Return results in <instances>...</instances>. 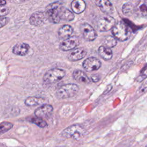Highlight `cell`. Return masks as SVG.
Wrapping results in <instances>:
<instances>
[{
    "instance_id": "ba28073f",
    "label": "cell",
    "mask_w": 147,
    "mask_h": 147,
    "mask_svg": "<svg viewBox=\"0 0 147 147\" xmlns=\"http://www.w3.org/2000/svg\"><path fill=\"white\" fill-rule=\"evenodd\" d=\"M101 66L100 61L94 57H88L83 63V68L88 72L98 70Z\"/></svg>"
},
{
    "instance_id": "9a60e30c",
    "label": "cell",
    "mask_w": 147,
    "mask_h": 147,
    "mask_svg": "<svg viewBox=\"0 0 147 147\" xmlns=\"http://www.w3.org/2000/svg\"><path fill=\"white\" fill-rule=\"evenodd\" d=\"M30 46L26 43H18L16 44L13 48L12 52L14 54L18 56H25L28 54Z\"/></svg>"
},
{
    "instance_id": "5b68a950",
    "label": "cell",
    "mask_w": 147,
    "mask_h": 147,
    "mask_svg": "<svg viewBox=\"0 0 147 147\" xmlns=\"http://www.w3.org/2000/svg\"><path fill=\"white\" fill-rule=\"evenodd\" d=\"M65 75L64 70L55 68L46 72L43 76V81L47 84L55 83L62 79Z\"/></svg>"
},
{
    "instance_id": "4316f807",
    "label": "cell",
    "mask_w": 147,
    "mask_h": 147,
    "mask_svg": "<svg viewBox=\"0 0 147 147\" xmlns=\"http://www.w3.org/2000/svg\"><path fill=\"white\" fill-rule=\"evenodd\" d=\"M147 77V68L141 73V74L137 78V82H141Z\"/></svg>"
},
{
    "instance_id": "d6986e66",
    "label": "cell",
    "mask_w": 147,
    "mask_h": 147,
    "mask_svg": "<svg viewBox=\"0 0 147 147\" xmlns=\"http://www.w3.org/2000/svg\"><path fill=\"white\" fill-rule=\"evenodd\" d=\"M72 11L76 14L83 12L86 9V3L84 0H73L71 4Z\"/></svg>"
},
{
    "instance_id": "484cf974",
    "label": "cell",
    "mask_w": 147,
    "mask_h": 147,
    "mask_svg": "<svg viewBox=\"0 0 147 147\" xmlns=\"http://www.w3.org/2000/svg\"><path fill=\"white\" fill-rule=\"evenodd\" d=\"M9 13V9L5 5H0V17L5 16Z\"/></svg>"
},
{
    "instance_id": "cb8c5ba5",
    "label": "cell",
    "mask_w": 147,
    "mask_h": 147,
    "mask_svg": "<svg viewBox=\"0 0 147 147\" xmlns=\"http://www.w3.org/2000/svg\"><path fill=\"white\" fill-rule=\"evenodd\" d=\"M13 126V124L9 122H2L0 123V134H3L9 130H10Z\"/></svg>"
},
{
    "instance_id": "f546056e",
    "label": "cell",
    "mask_w": 147,
    "mask_h": 147,
    "mask_svg": "<svg viewBox=\"0 0 147 147\" xmlns=\"http://www.w3.org/2000/svg\"><path fill=\"white\" fill-rule=\"evenodd\" d=\"M91 79L93 82H98L100 79V76L98 74H93L91 76Z\"/></svg>"
},
{
    "instance_id": "9c48e42d",
    "label": "cell",
    "mask_w": 147,
    "mask_h": 147,
    "mask_svg": "<svg viewBox=\"0 0 147 147\" xmlns=\"http://www.w3.org/2000/svg\"><path fill=\"white\" fill-rule=\"evenodd\" d=\"M79 44V40L76 36H71L63 40L59 45V48L63 51H68L76 48Z\"/></svg>"
},
{
    "instance_id": "4fadbf2b",
    "label": "cell",
    "mask_w": 147,
    "mask_h": 147,
    "mask_svg": "<svg viewBox=\"0 0 147 147\" xmlns=\"http://www.w3.org/2000/svg\"><path fill=\"white\" fill-rule=\"evenodd\" d=\"M95 4L106 15H109L113 11V5L109 0H95Z\"/></svg>"
},
{
    "instance_id": "7c38bea8",
    "label": "cell",
    "mask_w": 147,
    "mask_h": 147,
    "mask_svg": "<svg viewBox=\"0 0 147 147\" xmlns=\"http://www.w3.org/2000/svg\"><path fill=\"white\" fill-rule=\"evenodd\" d=\"M87 55V51L83 47L78 48L74 49L68 55V59L69 61H75L79 60L86 56Z\"/></svg>"
},
{
    "instance_id": "52a82bcc",
    "label": "cell",
    "mask_w": 147,
    "mask_h": 147,
    "mask_svg": "<svg viewBox=\"0 0 147 147\" xmlns=\"http://www.w3.org/2000/svg\"><path fill=\"white\" fill-rule=\"evenodd\" d=\"M80 30L83 38L87 41H92L94 40L97 36L96 31L87 23L82 24L80 26Z\"/></svg>"
},
{
    "instance_id": "e0dca14e",
    "label": "cell",
    "mask_w": 147,
    "mask_h": 147,
    "mask_svg": "<svg viewBox=\"0 0 147 147\" xmlns=\"http://www.w3.org/2000/svg\"><path fill=\"white\" fill-rule=\"evenodd\" d=\"M73 33V28L69 25H64L58 30V36L60 39L65 40L70 37Z\"/></svg>"
},
{
    "instance_id": "1f68e13d",
    "label": "cell",
    "mask_w": 147,
    "mask_h": 147,
    "mask_svg": "<svg viewBox=\"0 0 147 147\" xmlns=\"http://www.w3.org/2000/svg\"><path fill=\"white\" fill-rule=\"evenodd\" d=\"M20 147H24V146H20Z\"/></svg>"
},
{
    "instance_id": "ac0fdd59",
    "label": "cell",
    "mask_w": 147,
    "mask_h": 147,
    "mask_svg": "<svg viewBox=\"0 0 147 147\" xmlns=\"http://www.w3.org/2000/svg\"><path fill=\"white\" fill-rule=\"evenodd\" d=\"M73 78L79 83L88 84L90 82V79L87 75L82 71L79 69H76L73 72L72 74Z\"/></svg>"
},
{
    "instance_id": "6da1fadb",
    "label": "cell",
    "mask_w": 147,
    "mask_h": 147,
    "mask_svg": "<svg viewBox=\"0 0 147 147\" xmlns=\"http://www.w3.org/2000/svg\"><path fill=\"white\" fill-rule=\"evenodd\" d=\"M113 36L120 41H124L127 40L131 36V30L129 25L123 21H119L115 23L112 28Z\"/></svg>"
},
{
    "instance_id": "ffe728a7",
    "label": "cell",
    "mask_w": 147,
    "mask_h": 147,
    "mask_svg": "<svg viewBox=\"0 0 147 147\" xmlns=\"http://www.w3.org/2000/svg\"><path fill=\"white\" fill-rule=\"evenodd\" d=\"M98 53L105 60H110L113 57V52L111 48H107L103 45H102L99 48Z\"/></svg>"
},
{
    "instance_id": "7402d4cb",
    "label": "cell",
    "mask_w": 147,
    "mask_h": 147,
    "mask_svg": "<svg viewBox=\"0 0 147 147\" xmlns=\"http://www.w3.org/2000/svg\"><path fill=\"white\" fill-rule=\"evenodd\" d=\"M117 39L114 36H108L104 38L103 46L109 48H111L117 45Z\"/></svg>"
},
{
    "instance_id": "603a6c76",
    "label": "cell",
    "mask_w": 147,
    "mask_h": 147,
    "mask_svg": "<svg viewBox=\"0 0 147 147\" xmlns=\"http://www.w3.org/2000/svg\"><path fill=\"white\" fill-rule=\"evenodd\" d=\"M123 13L127 16H130L134 13V6L130 3H126L122 6Z\"/></svg>"
},
{
    "instance_id": "44dd1931",
    "label": "cell",
    "mask_w": 147,
    "mask_h": 147,
    "mask_svg": "<svg viewBox=\"0 0 147 147\" xmlns=\"http://www.w3.org/2000/svg\"><path fill=\"white\" fill-rule=\"evenodd\" d=\"M44 102V99L42 98L29 96L25 100V104L28 106H34L42 103Z\"/></svg>"
},
{
    "instance_id": "4dcf8cb0",
    "label": "cell",
    "mask_w": 147,
    "mask_h": 147,
    "mask_svg": "<svg viewBox=\"0 0 147 147\" xmlns=\"http://www.w3.org/2000/svg\"><path fill=\"white\" fill-rule=\"evenodd\" d=\"M6 4L5 0H0V5H5Z\"/></svg>"
},
{
    "instance_id": "d4e9b609",
    "label": "cell",
    "mask_w": 147,
    "mask_h": 147,
    "mask_svg": "<svg viewBox=\"0 0 147 147\" xmlns=\"http://www.w3.org/2000/svg\"><path fill=\"white\" fill-rule=\"evenodd\" d=\"M31 122L34 123L40 127H44L47 125V123L45 121H44L42 118L39 117H32L29 120Z\"/></svg>"
},
{
    "instance_id": "7a4b0ae2",
    "label": "cell",
    "mask_w": 147,
    "mask_h": 147,
    "mask_svg": "<svg viewBox=\"0 0 147 147\" xmlns=\"http://www.w3.org/2000/svg\"><path fill=\"white\" fill-rule=\"evenodd\" d=\"M86 134L85 128L79 124H74L64 129L61 135L66 138H73L74 140H80Z\"/></svg>"
},
{
    "instance_id": "8fae6325",
    "label": "cell",
    "mask_w": 147,
    "mask_h": 147,
    "mask_svg": "<svg viewBox=\"0 0 147 147\" xmlns=\"http://www.w3.org/2000/svg\"><path fill=\"white\" fill-rule=\"evenodd\" d=\"M53 107L51 105L45 104L37 107L34 111V115L39 118H46L50 116L53 112Z\"/></svg>"
},
{
    "instance_id": "2e32d148",
    "label": "cell",
    "mask_w": 147,
    "mask_h": 147,
    "mask_svg": "<svg viewBox=\"0 0 147 147\" xmlns=\"http://www.w3.org/2000/svg\"><path fill=\"white\" fill-rule=\"evenodd\" d=\"M59 17L60 20L64 21H71L74 18V13L66 7L61 6L59 11Z\"/></svg>"
},
{
    "instance_id": "f1b7e54d",
    "label": "cell",
    "mask_w": 147,
    "mask_h": 147,
    "mask_svg": "<svg viewBox=\"0 0 147 147\" xmlns=\"http://www.w3.org/2000/svg\"><path fill=\"white\" fill-rule=\"evenodd\" d=\"M139 92L141 94L147 92V82L143 83L139 88Z\"/></svg>"
},
{
    "instance_id": "8992f818",
    "label": "cell",
    "mask_w": 147,
    "mask_h": 147,
    "mask_svg": "<svg viewBox=\"0 0 147 147\" xmlns=\"http://www.w3.org/2000/svg\"><path fill=\"white\" fill-rule=\"evenodd\" d=\"M115 24V19L109 16H102L97 21V28L100 32H107L114 27Z\"/></svg>"
},
{
    "instance_id": "3957f363",
    "label": "cell",
    "mask_w": 147,
    "mask_h": 147,
    "mask_svg": "<svg viewBox=\"0 0 147 147\" xmlns=\"http://www.w3.org/2000/svg\"><path fill=\"white\" fill-rule=\"evenodd\" d=\"M79 86L74 83H68L61 86L56 91V96L58 99H67L74 96L79 91Z\"/></svg>"
},
{
    "instance_id": "83f0119b",
    "label": "cell",
    "mask_w": 147,
    "mask_h": 147,
    "mask_svg": "<svg viewBox=\"0 0 147 147\" xmlns=\"http://www.w3.org/2000/svg\"><path fill=\"white\" fill-rule=\"evenodd\" d=\"M10 19L8 17L0 18V28L5 26L9 21Z\"/></svg>"
},
{
    "instance_id": "277c9868",
    "label": "cell",
    "mask_w": 147,
    "mask_h": 147,
    "mask_svg": "<svg viewBox=\"0 0 147 147\" xmlns=\"http://www.w3.org/2000/svg\"><path fill=\"white\" fill-rule=\"evenodd\" d=\"M61 6H63V3L59 1L53 2L47 6L45 13L47 19L50 22L54 24H57L60 22L59 11Z\"/></svg>"
},
{
    "instance_id": "30bf717a",
    "label": "cell",
    "mask_w": 147,
    "mask_h": 147,
    "mask_svg": "<svg viewBox=\"0 0 147 147\" xmlns=\"http://www.w3.org/2000/svg\"><path fill=\"white\" fill-rule=\"evenodd\" d=\"M47 20L45 13L38 11L32 13L30 16L29 17V23L32 25L39 26L43 25Z\"/></svg>"
},
{
    "instance_id": "5bb4252c",
    "label": "cell",
    "mask_w": 147,
    "mask_h": 147,
    "mask_svg": "<svg viewBox=\"0 0 147 147\" xmlns=\"http://www.w3.org/2000/svg\"><path fill=\"white\" fill-rule=\"evenodd\" d=\"M134 13L140 17L147 18V0H140L134 6Z\"/></svg>"
}]
</instances>
